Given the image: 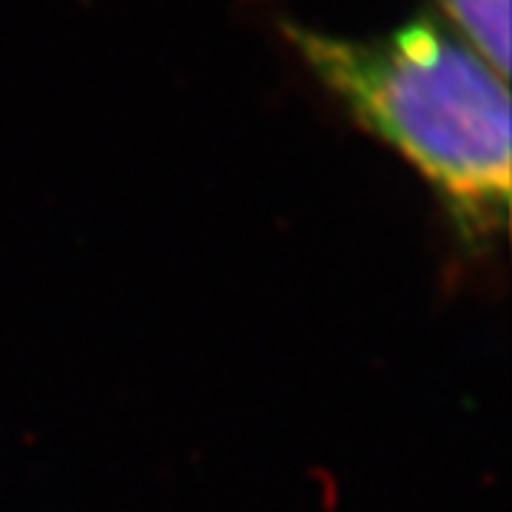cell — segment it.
<instances>
[{
  "mask_svg": "<svg viewBox=\"0 0 512 512\" xmlns=\"http://www.w3.org/2000/svg\"><path fill=\"white\" fill-rule=\"evenodd\" d=\"M316 83L439 194L458 237L487 245L510 217L507 80L433 18L365 40L282 23Z\"/></svg>",
  "mask_w": 512,
  "mask_h": 512,
  "instance_id": "cell-1",
  "label": "cell"
},
{
  "mask_svg": "<svg viewBox=\"0 0 512 512\" xmlns=\"http://www.w3.org/2000/svg\"><path fill=\"white\" fill-rule=\"evenodd\" d=\"M456 32L501 80L510 77V0H439Z\"/></svg>",
  "mask_w": 512,
  "mask_h": 512,
  "instance_id": "cell-2",
  "label": "cell"
}]
</instances>
